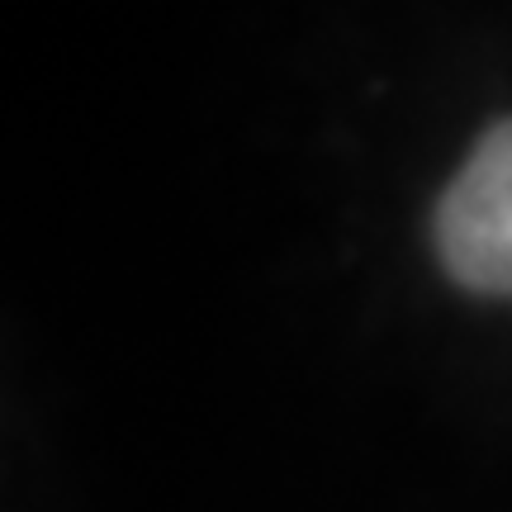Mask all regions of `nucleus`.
<instances>
[{"mask_svg": "<svg viewBox=\"0 0 512 512\" xmlns=\"http://www.w3.org/2000/svg\"><path fill=\"white\" fill-rule=\"evenodd\" d=\"M432 238L456 285L512 294V119L489 128L446 185Z\"/></svg>", "mask_w": 512, "mask_h": 512, "instance_id": "1", "label": "nucleus"}]
</instances>
